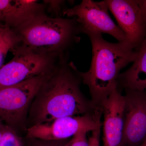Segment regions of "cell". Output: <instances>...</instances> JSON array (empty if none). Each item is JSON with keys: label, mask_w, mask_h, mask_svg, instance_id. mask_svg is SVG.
I'll return each instance as SVG.
<instances>
[{"label": "cell", "mask_w": 146, "mask_h": 146, "mask_svg": "<svg viewBox=\"0 0 146 146\" xmlns=\"http://www.w3.org/2000/svg\"><path fill=\"white\" fill-rule=\"evenodd\" d=\"M77 68L68 61V54L59 58L53 73L40 88L28 114L32 126L56 119L92 113L100 107L84 96Z\"/></svg>", "instance_id": "cell-1"}, {"label": "cell", "mask_w": 146, "mask_h": 146, "mask_svg": "<svg viewBox=\"0 0 146 146\" xmlns=\"http://www.w3.org/2000/svg\"><path fill=\"white\" fill-rule=\"evenodd\" d=\"M85 34L92 45V60L89 70L85 72L79 71V75L82 83L89 88L93 104L102 108L106 100L118 88L120 71L134 62L138 51L127 42H108L102 33L89 32Z\"/></svg>", "instance_id": "cell-2"}, {"label": "cell", "mask_w": 146, "mask_h": 146, "mask_svg": "<svg viewBox=\"0 0 146 146\" xmlns=\"http://www.w3.org/2000/svg\"><path fill=\"white\" fill-rule=\"evenodd\" d=\"M21 43L33 52L57 57L80 41L81 33L76 18L52 17L45 12L33 16L12 29Z\"/></svg>", "instance_id": "cell-3"}, {"label": "cell", "mask_w": 146, "mask_h": 146, "mask_svg": "<svg viewBox=\"0 0 146 146\" xmlns=\"http://www.w3.org/2000/svg\"><path fill=\"white\" fill-rule=\"evenodd\" d=\"M55 67L21 83L0 88V121L16 131L25 125L32 103Z\"/></svg>", "instance_id": "cell-4"}, {"label": "cell", "mask_w": 146, "mask_h": 146, "mask_svg": "<svg viewBox=\"0 0 146 146\" xmlns=\"http://www.w3.org/2000/svg\"><path fill=\"white\" fill-rule=\"evenodd\" d=\"M10 51L13 58L0 68V88L13 86L49 72L54 69L60 58L36 54L21 43Z\"/></svg>", "instance_id": "cell-5"}, {"label": "cell", "mask_w": 146, "mask_h": 146, "mask_svg": "<svg viewBox=\"0 0 146 146\" xmlns=\"http://www.w3.org/2000/svg\"><path fill=\"white\" fill-rule=\"evenodd\" d=\"M102 109L78 116L63 117L29 127L27 137L31 139L45 141L67 140L80 131H93L102 127Z\"/></svg>", "instance_id": "cell-6"}, {"label": "cell", "mask_w": 146, "mask_h": 146, "mask_svg": "<svg viewBox=\"0 0 146 146\" xmlns=\"http://www.w3.org/2000/svg\"><path fill=\"white\" fill-rule=\"evenodd\" d=\"M108 10L106 1L83 0L78 5L65 8L63 16L75 18L81 33L86 34L92 32L106 33L118 42H126L124 33L110 18Z\"/></svg>", "instance_id": "cell-7"}, {"label": "cell", "mask_w": 146, "mask_h": 146, "mask_svg": "<svg viewBox=\"0 0 146 146\" xmlns=\"http://www.w3.org/2000/svg\"><path fill=\"white\" fill-rule=\"evenodd\" d=\"M121 146H139L146 140V91L126 89Z\"/></svg>", "instance_id": "cell-8"}, {"label": "cell", "mask_w": 146, "mask_h": 146, "mask_svg": "<svg viewBox=\"0 0 146 146\" xmlns=\"http://www.w3.org/2000/svg\"><path fill=\"white\" fill-rule=\"evenodd\" d=\"M108 9L124 33L126 42L138 50L146 37V23L135 0H106Z\"/></svg>", "instance_id": "cell-9"}, {"label": "cell", "mask_w": 146, "mask_h": 146, "mask_svg": "<svg viewBox=\"0 0 146 146\" xmlns=\"http://www.w3.org/2000/svg\"><path fill=\"white\" fill-rule=\"evenodd\" d=\"M119 88L102 105L103 146H121L123 135L125 98Z\"/></svg>", "instance_id": "cell-10"}, {"label": "cell", "mask_w": 146, "mask_h": 146, "mask_svg": "<svg viewBox=\"0 0 146 146\" xmlns=\"http://www.w3.org/2000/svg\"><path fill=\"white\" fill-rule=\"evenodd\" d=\"M35 0H0V23L15 29L33 16L45 12L46 6Z\"/></svg>", "instance_id": "cell-11"}, {"label": "cell", "mask_w": 146, "mask_h": 146, "mask_svg": "<svg viewBox=\"0 0 146 146\" xmlns=\"http://www.w3.org/2000/svg\"><path fill=\"white\" fill-rule=\"evenodd\" d=\"M137 51V57L131 67L118 76V88L146 91V37Z\"/></svg>", "instance_id": "cell-12"}, {"label": "cell", "mask_w": 146, "mask_h": 146, "mask_svg": "<svg viewBox=\"0 0 146 146\" xmlns=\"http://www.w3.org/2000/svg\"><path fill=\"white\" fill-rule=\"evenodd\" d=\"M21 42L19 36L11 29L0 43V68L3 66L5 58L8 52Z\"/></svg>", "instance_id": "cell-13"}, {"label": "cell", "mask_w": 146, "mask_h": 146, "mask_svg": "<svg viewBox=\"0 0 146 146\" xmlns=\"http://www.w3.org/2000/svg\"><path fill=\"white\" fill-rule=\"evenodd\" d=\"M0 146H24L21 138L16 131L6 126L0 140Z\"/></svg>", "instance_id": "cell-14"}, {"label": "cell", "mask_w": 146, "mask_h": 146, "mask_svg": "<svg viewBox=\"0 0 146 146\" xmlns=\"http://www.w3.org/2000/svg\"><path fill=\"white\" fill-rule=\"evenodd\" d=\"M65 1H44V3L46 6H48V11L51 13H55L56 18L60 17V14L63 16V10Z\"/></svg>", "instance_id": "cell-15"}, {"label": "cell", "mask_w": 146, "mask_h": 146, "mask_svg": "<svg viewBox=\"0 0 146 146\" xmlns=\"http://www.w3.org/2000/svg\"><path fill=\"white\" fill-rule=\"evenodd\" d=\"M87 133L80 131L76 133L68 142V146H90L89 139L86 137Z\"/></svg>", "instance_id": "cell-16"}, {"label": "cell", "mask_w": 146, "mask_h": 146, "mask_svg": "<svg viewBox=\"0 0 146 146\" xmlns=\"http://www.w3.org/2000/svg\"><path fill=\"white\" fill-rule=\"evenodd\" d=\"M31 146H68L67 140L58 141H45L38 139H31Z\"/></svg>", "instance_id": "cell-17"}, {"label": "cell", "mask_w": 146, "mask_h": 146, "mask_svg": "<svg viewBox=\"0 0 146 146\" xmlns=\"http://www.w3.org/2000/svg\"><path fill=\"white\" fill-rule=\"evenodd\" d=\"M101 129V127H100L92 131L91 136L89 138L90 146H100Z\"/></svg>", "instance_id": "cell-18"}, {"label": "cell", "mask_w": 146, "mask_h": 146, "mask_svg": "<svg viewBox=\"0 0 146 146\" xmlns=\"http://www.w3.org/2000/svg\"><path fill=\"white\" fill-rule=\"evenodd\" d=\"M11 29L5 24L0 23V43L3 41L6 35Z\"/></svg>", "instance_id": "cell-19"}, {"label": "cell", "mask_w": 146, "mask_h": 146, "mask_svg": "<svg viewBox=\"0 0 146 146\" xmlns=\"http://www.w3.org/2000/svg\"><path fill=\"white\" fill-rule=\"evenodd\" d=\"M141 8L144 20L146 23V0L136 1Z\"/></svg>", "instance_id": "cell-20"}, {"label": "cell", "mask_w": 146, "mask_h": 146, "mask_svg": "<svg viewBox=\"0 0 146 146\" xmlns=\"http://www.w3.org/2000/svg\"><path fill=\"white\" fill-rule=\"evenodd\" d=\"M6 125L3 123L1 122L0 121V140L2 137L5 130Z\"/></svg>", "instance_id": "cell-21"}, {"label": "cell", "mask_w": 146, "mask_h": 146, "mask_svg": "<svg viewBox=\"0 0 146 146\" xmlns=\"http://www.w3.org/2000/svg\"><path fill=\"white\" fill-rule=\"evenodd\" d=\"M139 146H146V140L141 145Z\"/></svg>", "instance_id": "cell-22"}, {"label": "cell", "mask_w": 146, "mask_h": 146, "mask_svg": "<svg viewBox=\"0 0 146 146\" xmlns=\"http://www.w3.org/2000/svg\"></svg>", "instance_id": "cell-23"}]
</instances>
